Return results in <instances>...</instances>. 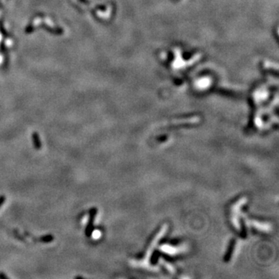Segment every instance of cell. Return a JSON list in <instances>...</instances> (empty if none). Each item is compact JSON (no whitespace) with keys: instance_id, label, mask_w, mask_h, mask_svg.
Segmentation results:
<instances>
[{"instance_id":"1","label":"cell","mask_w":279,"mask_h":279,"mask_svg":"<svg viewBox=\"0 0 279 279\" xmlns=\"http://www.w3.org/2000/svg\"><path fill=\"white\" fill-rule=\"evenodd\" d=\"M168 226L167 224H164V226H162V227L160 229V230H159L158 232L157 233V234L155 235L154 239H152V241L150 243L148 249H147V251H146L145 253L144 257H143V259H141V260H134V262H133V265L135 266V267L137 268L146 269L147 270V271H152V272H155V271H156V268H154L153 266H151V264H150V259H151V255L153 254L155 247L157 245L159 240L164 236V234L166 233V232L168 231Z\"/></svg>"},{"instance_id":"4","label":"cell","mask_w":279,"mask_h":279,"mask_svg":"<svg viewBox=\"0 0 279 279\" xmlns=\"http://www.w3.org/2000/svg\"><path fill=\"white\" fill-rule=\"evenodd\" d=\"M249 225L252 226L256 230L261 231L264 233H269L272 230V226L268 223H262L257 220H249L247 221Z\"/></svg>"},{"instance_id":"9","label":"cell","mask_w":279,"mask_h":279,"mask_svg":"<svg viewBox=\"0 0 279 279\" xmlns=\"http://www.w3.org/2000/svg\"><path fill=\"white\" fill-rule=\"evenodd\" d=\"M5 200H6V197L4 195H0V208L2 207V206L3 205V203L5 202Z\"/></svg>"},{"instance_id":"3","label":"cell","mask_w":279,"mask_h":279,"mask_svg":"<svg viewBox=\"0 0 279 279\" xmlns=\"http://www.w3.org/2000/svg\"><path fill=\"white\" fill-rule=\"evenodd\" d=\"M98 209L96 208H92L89 211V219L88 221V224L85 227V233L87 237H90L92 236L93 232V228H94V223L95 216H96Z\"/></svg>"},{"instance_id":"2","label":"cell","mask_w":279,"mask_h":279,"mask_svg":"<svg viewBox=\"0 0 279 279\" xmlns=\"http://www.w3.org/2000/svg\"><path fill=\"white\" fill-rule=\"evenodd\" d=\"M247 198L246 197L240 198L236 203L233 204V206L231 208V221H232L234 227L238 231L241 230V226H240V223H239V216L240 215V210H241L242 206L247 202Z\"/></svg>"},{"instance_id":"6","label":"cell","mask_w":279,"mask_h":279,"mask_svg":"<svg viewBox=\"0 0 279 279\" xmlns=\"http://www.w3.org/2000/svg\"><path fill=\"white\" fill-rule=\"evenodd\" d=\"M33 142H34V146L37 150H40L42 147L41 141H40V137L37 133H34L32 136Z\"/></svg>"},{"instance_id":"5","label":"cell","mask_w":279,"mask_h":279,"mask_svg":"<svg viewBox=\"0 0 279 279\" xmlns=\"http://www.w3.org/2000/svg\"><path fill=\"white\" fill-rule=\"evenodd\" d=\"M160 250L162 252L165 253L167 254L171 255V256H175L177 255L182 251H184V248L181 247H173L169 244H164L160 247Z\"/></svg>"},{"instance_id":"8","label":"cell","mask_w":279,"mask_h":279,"mask_svg":"<svg viewBox=\"0 0 279 279\" xmlns=\"http://www.w3.org/2000/svg\"><path fill=\"white\" fill-rule=\"evenodd\" d=\"M41 241L43 243H49V242L52 241L54 239V237L52 235H47V236H44L41 238Z\"/></svg>"},{"instance_id":"10","label":"cell","mask_w":279,"mask_h":279,"mask_svg":"<svg viewBox=\"0 0 279 279\" xmlns=\"http://www.w3.org/2000/svg\"><path fill=\"white\" fill-rule=\"evenodd\" d=\"M0 278H8V277L2 272H0Z\"/></svg>"},{"instance_id":"7","label":"cell","mask_w":279,"mask_h":279,"mask_svg":"<svg viewBox=\"0 0 279 279\" xmlns=\"http://www.w3.org/2000/svg\"><path fill=\"white\" fill-rule=\"evenodd\" d=\"M160 263L164 266V268H166L168 270V272H170L171 274H175L176 273V270L175 268H174L172 264H170L169 263H167L164 259H160Z\"/></svg>"}]
</instances>
